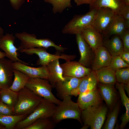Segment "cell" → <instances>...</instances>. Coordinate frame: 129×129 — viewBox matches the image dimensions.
I'll list each match as a JSON object with an SVG mask.
<instances>
[{"mask_svg": "<svg viewBox=\"0 0 129 129\" xmlns=\"http://www.w3.org/2000/svg\"><path fill=\"white\" fill-rule=\"evenodd\" d=\"M116 14L108 8L102 7L97 10L92 26L102 34Z\"/></svg>", "mask_w": 129, "mask_h": 129, "instance_id": "9", "label": "cell"}, {"mask_svg": "<svg viewBox=\"0 0 129 129\" xmlns=\"http://www.w3.org/2000/svg\"><path fill=\"white\" fill-rule=\"evenodd\" d=\"M13 34L6 33L0 38V49L4 51L8 57L12 62L18 61L27 65L28 64L20 59L18 58V48L15 46L16 39Z\"/></svg>", "mask_w": 129, "mask_h": 129, "instance_id": "10", "label": "cell"}, {"mask_svg": "<svg viewBox=\"0 0 129 129\" xmlns=\"http://www.w3.org/2000/svg\"><path fill=\"white\" fill-rule=\"evenodd\" d=\"M25 87L38 96L58 105L61 101L52 92V86L48 79L39 77L30 78Z\"/></svg>", "mask_w": 129, "mask_h": 129, "instance_id": "6", "label": "cell"}, {"mask_svg": "<svg viewBox=\"0 0 129 129\" xmlns=\"http://www.w3.org/2000/svg\"><path fill=\"white\" fill-rule=\"evenodd\" d=\"M95 53L94 59L91 67L92 70L96 71L109 66L112 56L106 48L103 46L99 47Z\"/></svg>", "mask_w": 129, "mask_h": 129, "instance_id": "19", "label": "cell"}, {"mask_svg": "<svg viewBox=\"0 0 129 129\" xmlns=\"http://www.w3.org/2000/svg\"><path fill=\"white\" fill-rule=\"evenodd\" d=\"M76 38L80 55L78 62L85 67L91 69L94 59L95 52L81 34H76Z\"/></svg>", "mask_w": 129, "mask_h": 129, "instance_id": "12", "label": "cell"}, {"mask_svg": "<svg viewBox=\"0 0 129 129\" xmlns=\"http://www.w3.org/2000/svg\"><path fill=\"white\" fill-rule=\"evenodd\" d=\"M108 111L105 106H93L82 110L81 119L84 125L91 129H100L104 123Z\"/></svg>", "mask_w": 129, "mask_h": 129, "instance_id": "5", "label": "cell"}, {"mask_svg": "<svg viewBox=\"0 0 129 129\" xmlns=\"http://www.w3.org/2000/svg\"><path fill=\"white\" fill-rule=\"evenodd\" d=\"M64 76L65 80L56 82L54 87L56 89L57 96L62 100L66 96H71L72 91L78 86L84 78Z\"/></svg>", "mask_w": 129, "mask_h": 129, "instance_id": "14", "label": "cell"}, {"mask_svg": "<svg viewBox=\"0 0 129 129\" xmlns=\"http://www.w3.org/2000/svg\"><path fill=\"white\" fill-rule=\"evenodd\" d=\"M126 5H129V0H124Z\"/></svg>", "mask_w": 129, "mask_h": 129, "instance_id": "44", "label": "cell"}, {"mask_svg": "<svg viewBox=\"0 0 129 129\" xmlns=\"http://www.w3.org/2000/svg\"><path fill=\"white\" fill-rule=\"evenodd\" d=\"M15 36L21 41L19 48H47L50 47H53L57 51L62 52L66 49V48L56 45L53 41L48 38L38 39L34 34L25 32L16 33Z\"/></svg>", "mask_w": 129, "mask_h": 129, "instance_id": "4", "label": "cell"}, {"mask_svg": "<svg viewBox=\"0 0 129 129\" xmlns=\"http://www.w3.org/2000/svg\"><path fill=\"white\" fill-rule=\"evenodd\" d=\"M118 14L122 16L129 28V5H125L120 10Z\"/></svg>", "mask_w": 129, "mask_h": 129, "instance_id": "37", "label": "cell"}, {"mask_svg": "<svg viewBox=\"0 0 129 129\" xmlns=\"http://www.w3.org/2000/svg\"><path fill=\"white\" fill-rule=\"evenodd\" d=\"M42 98L25 87L18 92L17 101L14 108L15 115L30 114L38 106Z\"/></svg>", "mask_w": 129, "mask_h": 129, "instance_id": "2", "label": "cell"}, {"mask_svg": "<svg viewBox=\"0 0 129 129\" xmlns=\"http://www.w3.org/2000/svg\"><path fill=\"white\" fill-rule=\"evenodd\" d=\"M12 62L5 58H0V90L9 88L12 83L14 75Z\"/></svg>", "mask_w": 129, "mask_h": 129, "instance_id": "16", "label": "cell"}, {"mask_svg": "<svg viewBox=\"0 0 129 129\" xmlns=\"http://www.w3.org/2000/svg\"><path fill=\"white\" fill-rule=\"evenodd\" d=\"M115 84H103L98 82V89L102 99L110 109L113 106L117 98Z\"/></svg>", "mask_w": 129, "mask_h": 129, "instance_id": "21", "label": "cell"}, {"mask_svg": "<svg viewBox=\"0 0 129 129\" xmlns=\"http://www.w3.org/2000/svg\"><path fill=\"white\" fill-rule=\"evenodd\" d=\"M77 6L83 4H88L91 5L95 0H74Z\"/></svg>", "mask_w": 129, "mask_h": 129, "instance_id": "40", "label": "cell"}, {"mask_svg": "<svg viewBox=\"0 0 129 129\" xmlns=\"http://www.w3.org/2000/svg\"><path fill=\"white\" fill-rule=\"evenodd\" d=\"M125 90L126 91L129 96V82L125 84H124Z\"/></svg>", "mask_w": 129, "mask_h": 129, "instance_id": "41", "label": "cell"}, {"mask_svg": "<svg viewBox=\"0 0 129 129\" xmlns=\"http://www.w3.org/2000/svg\"><path fill=\"white\" fill-rule=\"evenodd\" d=\"M27 115H4L0 114V124L5 129H13L20 121L25 118Z\"/></svg>", "mask_w": 129, "mask_h": 129, "instance_id": "29", "label": "cell"}, {"mask_svg": "<svg viewBox=\"0 0 129 129\" xmlns=\"http://www.w3.org/2000/svg\"><path fill=\"white\" fill-rule=\"evenodd\" d=\"M56 124L52 118H40L25 129H53Z\"/></svg>", "mask_w": 129, "mask_h": 129, "instance_id": "30", "label": "cell"}, {"mask_svg": "<svg viewBox=\"0 0 129 129\" xmlns=\"http://www.w3.org/2000/svg\"><path fill=\"white\" fill-rule=\"evenodd\" d=\"M18 97V92L14 91L9 88L0 90V101L14 109L17 103Z\"/></svg>", "mask_w": 129, "mask_h": 129, "instance_id": "28", "label": "cell"}, {"mask_svg": "<svg viewBox=\"0 0 129 129\" xmlns=\"http://www.w3.org/2000/svg\"><path fill=\"white\" fill-rule=\"evenodd\" d=\"M71 0H44L46 2L51 4L53 13H61L66 8L72 7Z\"/></svg>", "mask_w": 129, "mask_h": 129, "instance_id": "31", "label": "cell"}, {"mask_svg": "<svg viewBox=\"0 0 129 129\" xmlns=\"http://www.w3.org/2000/svg\"><path fill=\"white\" fill-rule=\"evenodd\" d=\"M13 72L14 75V80L9 88L14 91L18 92L25 87L30 78L18 70L13 69Z\"/></svg>", "mask_w": 129, "mask_h": 129, "instance_id": "27", "label": "cell"}, {"mask_svg": "<svg viewBox=\"0 0 129 129\" xmlns=\"http://www.w3.org/2000/svg\"><path fill=\"white\" fill-rule=\"evenodd\" d=\"M6 57V55L5 53L0 51V58H4Z\"/></svg>", "mask_w": 129, "mask_h": 129, "instance_id": "42", "label": "cell"}, {"mask_svg": "<svg viewBox=\"0 0 129 129\" xmlns=\"http://www.w3.org/2000/svg\"><path fill=\"white\" fill-rule=\"evenodd\" d=\"M12 65L13 69L21 71L30 78L39 77L48 79L49 77V71L47 66L33 67L18 61L12 62Z\"/></svg>", "mask_w": 129, "mask_h": 129, "instance_id": "13", "label": "cell"}, {"mask_svg": "<svg viewBox=\"0 0 129 129\" xmlns=\"http://www.w3.org/2000/svg\"><path fill=\"white\" fill-rule=\"evenodd\" d=\"M117 82L123 84L129 82V67L124 68L115 71Z\"/></svg>", "mask_w": 129, "mask_h": 129, "instance_id": "34", "label": "cell"}, {"mask_svg": "<svg viewBox=\"0 0 129 129\" xmlns=\"http://www.w3.org/2000/svg\"><path fill=\"white\" fill-rule=\"evenodd\" d=\"M126 5L124 0H95L90 5V10L102 7L108 8L118 14L120 10Z\"/></svg>", "mask_w": 129, "mask_h": 129, "instance_id": "22", "label": "cell"}, {"mask_svg": "<svg viewBox=\"0 0 129 129\" xmlns=\"http://www.w3.org/2000/svg\"><path fill=\"white\" fill-rule=\"evenodd\" d=\"M108 67L115 71L124 68L129 67V64L125 62L119 55L112 56Z\"/></svg>", "mask_w": 129, "mask_h": 129, "instance_id": "33", "label": "cell"}, {"mask_svg": "<svg viewBox=\"0 0 129 129\" xmlns=\"http://www.w3.org/2000/svg\"><path fill=\"white\" fill-rule=\"evenodd\" d=\"M0 114L4 115H15L14 109L8 105L0 101Z\"/></svg>", "mask_w": 129, "mask_h": 129, "instance_id": "35", "label": "cell"}, {"mask_svg": "<svg viewBox=\"0 0 129 129\" xmlns=\"http://www.w3.org/2000/svg\"><path fill=\"white\" fill-rule=\"evenodd\" d=\"M123 46L124 50L129 51V29H127L119 35Z\"/></svg>", "mask_w": 129, "mask_h": 129, "instance_id": "36", "label": "cell"}, {"mask_svg": "<svg viewBox=\"0 0 129 129\" xmlns=\"http://www.w3.org/2000/svg\"></svg>", "mask_w": 129, "mask_h": 129, "instance_id": "46", "label": "cell"}, {"mask_svg": "<svg viewBox=\"0 0 129 129\" xmlns=\"http://www.w3.org/2000/svg\"><path fill=\"white\" fill-rule=\"evenodd\" d=\"M3 125L0 124V129H4L5 127L2 126Z\"/></svg>", "mask_w": 129, "mask_h": 129, "instance_id": "45", "label": "cell"}, {"mask_svg": "<svg viewBox=\"0 0 129 129\" xmlns=\"http://www.w3.org/2000/svg\"><path fill=\"white\" fill-rule=\"evenodd\" d=\"M115 84L119 91L122 102L126 109V112L122 117V123L120 126V129H123L129 121V99L125 93L124 84L117 82Z\"/></svg>", "mask_w": 129, "mask_h": 129, "instance_id": "26", "label": "cell"}, {"mask_svg": "<svg viewBox=\"0 0 129 129\" xmlns=\"http://www.w3.org/2000/svg\"><path fill=\"white\" fill-rule=\"evenodd\" d=\"M98 81L95 71L84 77L78 86L71 92V95L77 97L80 94L91 91L97 88Z\"/></svg>", "mask_w": 129, "mask_h": 129, "instance_id": "18", "label": "cell"}, {"mask_svg": "<svg viewBox=\"0 0 129 129\" xmlns=\"http://www.w3.org/2000/svg\"><path fill=\"white\" fill-rule=\"evenodd\" d=\"M55 103L43 98L38 106L27 117L19 122L15 129H25L38 119L52 118L56 107Z\"/></svg>", "mask_w": 129, "mask_h": 129, "instance_id": "3", "label": "cell"}, {"mask_svg": "<svg viewBox=\"0 0 129 129\" xmlns=\"http://www.w3.org/2000/svg\"><path fill=\"white\" fill-rule=\"evenodd\" d=\"M119 109V105L118 103L113 110L108 114L104 125L103 129H113L116 123Z\"/></svg>", "mask_w": 129, "mask_h": 129, "instance_id": "32", "label": "cell"}, {"mask_svg": "<svg viewBox=\"0 0 129 129\" xmlns=\"http://www.w3.org/2000/svg\"><path fill=\"white\" fill-rule=\"evenodd\" d=\"M61 103L56 106L54 114L52 117L56 124L62 120L72 119L77 120L81 124L82 110L77 103L73 102L70 96L64 97Z\"/></svg>", "mask_w": 129, "mask_h": 129, "instance_id": "1", "label": "cell"}, {"mask_svg": "<svg viewBox=\"0 0 129 129\" xmlns=\"http://www.w3.org/2000/svg\"><path fill=\"white\" fill-rule=\"evenodd\" d=\"M80 34L94 52L98 48L103 46V34L91 25L83 30Z\"/></svg>", "mask_w": 129, "mask_h": 129, "instance_id": "17", "label": "cell"}, {"mask_svg": "<svg viewBox=\"0 0 129 129\" xmlns=\"http://www.w3.org/2000/svg\"><path fill=\"white\" fill-rule=\"evenodd\" d=\"M103 46L112 56L119 55L124 50L122 41L118 35H113L110 39L103 40Z\"/></svg>", "mask_w": 129, "mask_h": 129, "instance_id": "24", "label": "cell"}, {"mask_svg": "<svg viewBox=\"0 0 129 129\" xmlns=\"http://www.w3.org/2000/svg\"><path fill=\"white\" fill-rule=\"evenodd\" d=\"M49 71V77L48 79L53 88H54L55 83L60 81L65 80L63 75V71L60 65L59 59L50 62L47 66Z\"/></svg>", "mask_w": 129, "mask_h": 129, "instance_id": "23", "label": "cell"}, {"mask_svg": "<svg viewBox=\"0 0 129 129\" xmlns=\"http://www.w3.org/2000/svg\"><path fill=\"white\" fill-rule=\"evenodd\" d=\"M46 49L44 48H34L29 49L18 48L21 53H24L28 55L35 54L38 55L39 59L36 64L37 65L48 66L50 62L58 59H62L66 61L73 60L76 56L75 55H68L62 54L61 55L52 54L47 52Z\"/></svg>", "mask_w": 129, "mask_h": 129, "instance_id": "8", "label": "cell"}, {"mask_svg": "<svg viewBox=\"0 0 129 129\" xmlns=\"http://www.w3.org/2000/svg\"><path fill=\"white\" fill-rule=\"evenodd\" d=\"M60 65L64 76L81 78L88 75L92 70L91 69L86 67L76 61H66Z\"/></svg>", "mask_w": 129, "mask_h": 129, "instance_id": "11", "label": "cell"}, {"mask_svg": "<svg viewBox=\"0 0 129 129\" xmlns=\"http://www.w3.org/2000/svg\"><path fill=\"white\" fill-rule=\"evenodd\" d=\"M78 95L77 103L82 110L101 104L102 99L97 88Z\"/></svg>", "mask_w": 129, "mask_h": 129, "instance_id": "15", "label": "cell"}, {"mask_svg": "<svg viewBox=\"0 0 129 129\" xmlns=\"http://www.w3.org/2000/svg\"><path fill=\"white\" fill-rule=\"evenodd\" d=\"M127 29L129 28L123 17L121 15L116 14L102 34L107 37L116 35L119 36Z\"/></svg>", "mask_w": 129, "mask_h": 129, "instance_id": "20", "label": "cell"}, {"mask_svg": "<svg viewBox=\"0 0 129 129\" xmlns=\"http://www.w3.org/2000/svg\"><path fill=\"white\" fill-rule=\"evenodd\" d=\"M98 82L103 84H115L117 82L115 71L107 67L95 71Z\"/></svg>", "mask_w": 129, "mask_h": 129, "instance_id": "25", "label": "cell"}, {"mask_svg": "<svg viewBox=\"0 0 129 129\" xmlns=\"http://www.w3.org/2000/svg\"><path fill=\"white\" fill-rule=\"evenodd\" d=\"M4 30L0 26V38L4 35Z\"/></svg>", "mask_w": 129, "mask_h": 129, "instance_id": "43", "label": "cell"}, {"mask_svg": "<svg viewBox=\"0 0 129 129\" xmlns=\"http://www.w3.org/2000/svg\"><path fill=\"white\" fill-rule=\"evenodd\" d=\"M119 55L125 62L129 64V51L123 50L120 53Z\"/></svg>", "mask_w": 129, "mask_h": 129, "instance_id": "39", "label": "cell"}, {"mask_svg": "<svg viewBox=\"0 0 129 129\" xmlns=\"http://www.w3.org/2000/svg\"><path fill=\"white\" fill-rule=\"evenodd\" d=\"M97 10L92 9L83 15H75L62 30L64 34H80L88 27L92 25Z\"/></svg>", "mask_w": 129, "mask_h": 129, "instance_id": "7", "label": "cell"}, {"mask_svg": "<svg viewBox=\"0 0 129 129\" xmlns=\"http://www.w3.org/2000/svg\"><path fill=\"white\" fill-rule=\"evenodd\" d=\"M12 7L15 10H18L26 0H9Z\"/></svg>", "mask_w": 129, "mask_h": 129, "instance_id": "38", "label": "cell"}]
</instances>
